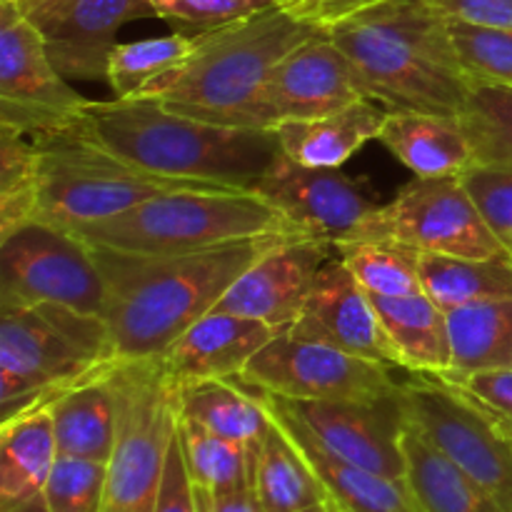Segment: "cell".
<instances>
[{
  "mask_svg": "<svg viewBox=\"0 0 512 512\" xmlns=\"http://www.w3.org/2000/svg\"><path fill=\"white\" fill-rule=\"evenodd\" d=\"M293 238L270 233L185 255L95 250L105 280L103 320L118 363L160 358L268 250Z\"/></svg>",
  "mask_w": 512,
  "mask_h": 512,
  "instance_id": "6da1fadb",
  "label": "cell"
},
{
  "mask_svg": "<svg viewBox=\"0 0 512 512\" xmlns=\"http://www.w3.org/2000/svg\"><path fill=\"white\" fill-rule=\"evenodd\" d=\"M325 33L348 55L365 98L385 110L460 118L473 78L448 18L428 0H380L328 25Z\"/></svg>",
  "mask_w": 512,
  "mask_h": 512,
  "instance_id": "7a4b0ae2",
  "label": "cell"
},
{
  "mask_svg": "<svg viewBox=\"0 0 512 512\" xmlns=\"http://www.w3.org/2000/svg\"><path fill=\"white\" fill-rule=\"evenodd\" d=\"M75 125L135 168L235 190H255L280 153L275 130L203 123L155 100H90Z\"/></svg>",
  "mask_w": 512,
  "mask_h": 512,
  "instance_id": "3957f363",
  "label": "cell"
},
{
  "mask_svg": "<svg viewBox=\"0 0 512 512\" xmlns=\"http://www.w3.org/2000/svg\"><path fill=\"white\" fill-rule=\"evenodd\" d=\"M320 30L285 8L205 30L195 35L188 58L140 90L138 98L203 123L265 130L263 93L270 75L295 45Z\"/></svg>",
  "mask_w": 512,
  "mask_h": 512,
  "instance_id": "277c9868",
  "label": "cell"
},
{
  "mask_svg": "<svg viewBox=\"0 0 512 512\" xmlns=\"http://www.w3.org/2000/svg\"><path fill=\"white\" fill-rule=\"evenodd\" d=\"M118 365L103 315L55 303L0 308L3 420Z\"/></svg>",
  "mask_w": 512,
  "mask_h": 512,
  "instance_id": "5b68a950",
  "label": "cell"
},
{
  "mask_svg": "<svg viewBox=\"0 0 512 512\" xmlns=\"http://www.w3.org/2000/svg\"><path fill=\"white\" fill-rule=\"evenodd\" d=\"M93 248L185 255L270 233L298 235L255 190H178L73 230Z\"/></svg>",
  "mask_w": 512,
  "mask_h": 512,
  "instance_id": "8992f818",
  "label": "cell"
},
{
  "mask_svg": "<svg viewBox=\"0 0 512 512\" xmlns=\"http://www.w3.org/2000/svg\"><path fill=\"white\" fill-rule=\"evenodd\" d=\"M38 150V223L78 230L178 190H235L205 180L163 178L125 163L78 125L33 135Z\"/></svg>",
  "mask_w": 512,
  "mask_h": 512,
  "instance_id": "52a82bcc",
  "label": "cell"
},
{
  "mask_svg": "<svg viewBox=\"0 0 512 512\" xmlns=\"http://www.w3.org/2000/svg\"><path fill=\"white\" fill-rule=\"evenodd\" d=\"M118 398V435L105 463L103 512H155L178 428V395L160 358L110 370Z\"/></svg>",
  "mask_w": 512,
  "mask_h": 512,
  "instance_id": "ba28073f",
  "label": "cell"
},
{
  "mask_svg": "<svg viewBox=\"0 0 512 512\" xmlns=\"http://www.w3.org/2000/svg\"><path fill=\"white\" fill-rule=\"evenodd\" d=\"M408 425L512 510V433L470 395L433 375L400 380Z\"/></svg>",
  "mask_w": 512,
  "mask_h": 512,
  "instance_id": "9c48e42d",
  "label": "cell"
},
{
  "mask_svg": "<svg viewBox=\"0 0 512 512\" xmlns=\"http://www.w3.org/2000/svg\"><path fill=\"white\" fill-rule=\"evenodd\" d=\"M40 303L103 315L105 280L80 235L33 220L0 238V308Z\"/></svg>",
  "mask_w": 512,
  "mask_h": 512,
  "instance_id": "30bf717a",
  "label": "cell"
},
{
  "mask_svg": "<svg viewBox=\"0 0 512 512\" xmlns=\"http://www.w3.org/2000/svg\"><path fill=\"white\" fill-rule=\"evenodd\" d=\"M355 240H385L423 255L453 258H495L510 253L475 208L460 175L410 180L388 205H380L370 215Z\"/></svg>",
  "mask_w": 512,
  "mask_h": 512,
  "instance_id": "8fae6325",
  "label": "cell"
},
{
  "mask_svg": "<svg viewBox=\"0 0 512 512\" xmlns=\"http://www.w3.org/2000/svg\"><path fill=\"white\" fill-rule=\"evenodd\" d=\"M393 365L350 355L280 330L260 348L235 383L298 403L313 400H373L395 393Z\"/></svg>",
  "mask_w": 512,
  "mask_h": 512,
  "instance_id": "7c38bea8",
  "label": "cell"
},
{
  "mask_svg": "<svg viewBox=\"0 0 512 512\" xmlns=\"http://www.w3.org/2000/svg\"><path fill=\"white\" fill-rule=\"evenodd\" d=\"M88 105L55 68L20 0H0V125L33 138L73 128Z\"/></svg>",
  "mask_w": 512,
  "mask_h": 512,
  "instance_id": "4fadbf2b",
  "label": "cell"
},
{
  "mask_svg": "<svg viewBox=\"0 0 512 512\" xmlns=\"http://www.w3.org/2000/svg\"><path fill=\"white\" fill-rule=\"evenodd\" d=\"M255 193L273 205L303 238L335 245L355 240L358 230L380 208L365 180L348 178L340 168H310L280 150Z\"/></svg>",
  "mask_w": 512,
  "mask_h": 512,
  "instance_id": "5bb4252c",
  "label": "cell"
},
{
  "mask_svg": "<svg viewBox=\"0 0 512 512\" xmlns=\"http://www.w3.org/2000/svg\"><path fill=\"white\" fill-rule=\"evenodd\" d=\"M60 75L85 83L108 78V60L125 23L148 18L150 0H20Z\"/></svg>",
  "mask_w": 512,
  "mask_h": 512,
  "instance_id": "9a60e30c",
  "label": "cell"
},
{
  "mask_svg": "<svg viewBox=\"0 0 512 512\" xmlns=\"http://www.w3.org/2000/svg\"><path fill=\"white\" fill-rule=\"evenodd\" d=\"M285 405L335 455L385 478H405L408 418L400 388L373 400H285Z\"/></svg>",
  "mask_w": 512,
  "mask_h": 512,
  "instance_id": "2e32d148",
  "label": "cell"
},
{
  "mask_svg": "<svg viewBox=\"0 0 512 512\" xmlns=\"http://www.w3.org/2000/svg\"><path fill=\"white\" fill-rule=\"evenodd\" d=\"M363 98V85L348 55L320 30L295 45L270 75L263 93V128L320 118Z\"/></svg>",
  "mask_w": 512,
  "mask_h": 512,
  "instance_id": "e0dca14e",
  "label": "cell"
},
{
  "mask_svg": "<svg viewBox=\"0 0 512 512\" xmlns=\"http://www.w3.org/2000/svg\"><path fill=\"white\" fill-rule=\"evenodd\" d=\"M330 250V243L303 235L283 240L230 285L215 310L260 320L278 333L288 330L303 313L320 268L333 258Z\"/></svg>",
  "mask_w": 512,
  "mask_h": 512,
  "instance_id": "ac0fdd59",
  "label": "cell"
},
{
  "mask_svg": "<svg viewBox=\"0 0 512 512\" xmlns=\"http://www.w3.org/2000/svg\"><path fill=\"white\" fill-rule=\"evenodd\" d=\"M288 333L400 368L398 353L380 323L373 298L338 255L320 268L308 303Z\"/></svg>",
  "mask_w": 512,
  "mask_h": 512,
  "instance_id": "d6986e66",
  "label": "cell"
},
{
  "mask_svg": "<svg viewBox=\"0 0 512 512\" xmlns=\"http://www.w3.org/2000/svg\"><path fill=\"white\" fill-rule=\"evenodd\" d=\"M243 385V383H240ZM248 388V385H245ZM253 390V388H250ZM268 408L270 418L285 430L295 448L308 460L310 470L315 473L318 483L323 485L325 500L338 512H418L413 498L408 493L405 480L385 478L368 468L340 458L333 450L325 448L303 423L298 415L285 405L278 395L253 390Z\"/></svg>",
  "mask_w": 512,
  "mask_h": 512,
  "instance_id": "ffe728a7",
  "label": "cell"
},
{
  "mask_svg": "<svg viewBox=\"0 0 512 512\" xmlns=\"http://www.w3.org/2000/svg\"><path fill=\"white\" fill-rule=\"evenodd\" d=\"M275 335L278 330L260 320L210 310L160 355V363L173 385L235 380Z\"/></svg>",
  "mask_w": 512,
  "mask_h": 512,
  "instance_id": "44dd1931",
  "label": "cell"
},
{
  "mask_svg": "<svg viewBox=\"0 0 512 512\" xmlns=\"http://www.w3.org/2000/svg\"><path fill=\"white\" fill-rule=\"evenodd\" d=\"M388 110L373 98L355 100L335 113L308 120H288L275 128L280 150L310 168H340L368 140H378Z\"/></svg>",
  "mask_w": 512,
  "mask_h": 512,
  "instance_id": "7402d4cb",
  "label": "cell"
},
{
  "mask_svg": "<svg viewBox=\"0 0 512 512\" xmlns=\"http://www.w3.org/2000/svg\"><path fill=\"white\" fill-rule=\"evenodd\" d=\"M110 370L70 385L48 403L58 455L63 458L110 460L118 435V398Z\"/></svg>",
  "mask_w": 512,
  "mask_h": 512,
  "instance_id": "603a6c76",
  "label": "cell"
},
{
  "mask_svg": "<svg viewBox=\"0 0 512 512\" xmlns=\"http://www.w3.org/2000/svg\"><path fill=\"white\" fill-rule=\"evenodd\" d=\"M378 140L418 178L460 175L475 163L473 148L455 118L388 110Z\"/></svg>",
  "mask_w": 512,
  "mask_h": 512,
  "instance_id": "cb8c5ba5",
  "label": "cell"
},
{
  "mask_svg": "<svg viewBox=\"0 0 512 512\" xmlns=\"http://www.w3.org/2000/svg\"><path fill=\"white\" fill-rule=\"evenodd\" d=\"M373 298L378 318L408 373L440 378L450 370L448 313L425 290L400 298Z\"/></svg>",
  "mask_w": 512,
  "mask_h": 512,
  "instance_id": "d4e9b609",
  "label": "cell"
},
{
  "mask_svg": "<svg viewBox=\"0 0 512 512\" xmlns=\"http://www.w3.org/2000/svg\"><path fill=\"white\" fill-rule=\"evenodd\" d=\"M58 460L48 403L3 420L0 430V510L35 498L48 485Z\"/></svg>",
  "mask_w": 512,
  "mask_h": 512,
  "instance_id": "484cf974",
  "label": "cell"
},
{
  "mask_svg": "<svg viewBox=\"0 0 512 512\" xmlns=\"http://www.w3.org/2000/svg\"><path fill=\"white\" fill-rule=\"evenodd\" d=\"M405 485L418 512H512L488 488L450 463L408 425L403 435Z\"/></svg>",
  "mask_w": 512,
  "mask_h": 512,
  "instance_id": "4316f807",
  "label": "cell"
},
{
  "mask_svg": "<svg viewBox=\"0 0 512 512\" xmlns=\"http://www.w3.org/2000/svg\"><path fill=\"white\" fill-rule=\"evenodd\" d=\"M175 395L180 418L248 448H258L273 423L260 395L235 380L175 385Z\"/></svg>",
  "mask_w": 512,
  "mask_h": 512,
  "instance_id": "83f0119b",
  "label": "cell"
},
{
  "mask_svg": "<svg viewBox=\"0 0 512 512\" xmlns=\"http://www.w3.org/2000/svg\"><path fill=\"white\" fill-rule=\"evenodd\" d=\"M445 313L450 370L440 378H463L483 370L512 368V298L460 305Z\"/></svg>",
  "mask_w": 512,
  "mask_h": 512,
  "instance_id": "f1b7e54d",
  "label": "cell"
},
{
  "mask_svg": "<svg viewBox=\"0 0 512 512\" xmlns=\"http://www.w3.org/2000/svg\"><path fill=\"white\" fill-rule=\"evenodd\" d=\"M253 488L265 512H300L325 500L308 460L275 420L255 450Z\"/></svg>",
  "mask_w": 512,
  "mask_h": 512,
  "instance_id": "f546056e",
  "label": "cell"
},
{
  "mask_svg": "<svg viewBox=\"0 0 512 512\" xmlns=\"http://www.w3.org/2000/svg\"><path fill=\"white\" fill-rule=\"evenodd\" d=\"M420 280L425 293L443 310L483 303V300L512 298V255H495V258L423 255Z\"/></svg>",
  "mask_w": 512,
  "mask_h": 512,
  "instance_id": "4dcf8cb0",
  "label": "cell"
},
{
  "mask_svg": "<svg viewBox=\"0 0 512 512\" xmlns=\"http://www.w3.org/2000/svg\"><path fill=\"white\" fill-rule=\"evenodd\" d=\"M178 430L190 478L200 493H223L253 483V460L258 448L235 443L183 418H178Z\"/></svg>",
  "mask_w": 512,
  "mask_h": 512,
  "instance_id": "1f68e13d",
  "label": "cell"
},
{
  "mask_svg": "<svg viewBox=\"0 0 512 512\" xmlns=\"http://www.w3.org/2000/svg\"><path fill=\"white\" fill-rule=\"evenodd\" d=\"M338 258L355 275L365 293L400 298L423 290L420 258L423 253L385 240H350L335 245Z\"/></svg>",
  "mask_w": 512,
  "mask_h": 512,
  "instance_id": "d6a6232c",
  "label": "cell"
},
{
  "mask_svg": "<svg viewBox=\"0 0 512 512\" xmlns=\"http://www.w3.org/2000/svg\"><path fill=\"white\" fill-rule=\"evenodd\" d=\"M195 45V35L173 33L163 38L133 40L118 43L108 60V78L105 83L120 100L138 98L140 90L148 88L165 73L178 68L190 55Z\"/></svg>",
  "mask_w": 512,
  "mask_h": 512,
  "instance_id": "836d02e7",
  "label": "cell"
},
{
  "mask_svg": "<svg viewBox=\"0 0 512 512\" xmlns=\"http://www.w3.org/2000/svg\"><path fill=\"white\" fill-rule=\"evenodd\" d=\"M38 150L33 138L0 125V238L35 220Z\"/></svg>",
  "mask_w": 512,
  "mask_h": 512,
  "instance_id": "e575fe53",
  "label": "cell"
},
{
  "mask_svg": "<svg viewBox=\"0 0 512 512\" xmlns=\"http://www.w3.org/2000/svg\"><path fill=\"white\" fill-rule=\"evenodd\" d=\"M458 120L475 163L512 165V85L473 80Z\"/></svg>",
  "mask_w": 512,
  "mask_h": 512,
  "instance_id": "d590c367",
  "label": "cell"
},
{
  "mask_svg": "<svg viewBox=\"0 0 512 512\" xmlns=\"http://www.w3.org/2000/svg\"><path fill=\"white\" fill-rule=\"evenodd\" d=\"M465 70L478 83L512 85V30L448 18Z\"/></svg>",
  "mask_w": 512,
  "mask_h": 512,
  "instance_id": "8d00e7d4",
  "label": "cell"
},
{
  "mask_svg": "<svg viewBox=\"0 0 512 512\" xmlns=\"http://www.w3.org/2000/svg\"><path fill=\"white\" fill-rule=\"evenodd\" d=\"M105 463L58 455L45 485L48 512H103Z\"/></svg>",
  "mask_w": 512,
  "mask_h": 512,
  "instance_id": "74e56055",
  "label": "cell"
},
{
  "mask_svg": "<svg viewBox=\"0 0 512 512\" xmlns=\"http://www.w3.org/2000/svg\"><path fill=\"white\" fill-rule=\"evenodd\" d=\"M155 18L175 25L178 33L198 35L223 28L270 8H283V0H150Z\"/></svg>",
  "mask_w": 512,
  "mask_h": 512,
  "instance_id": "f35d334b",
  "label": "cell"
},
{
  "mask_svg": "<svg viewBox=\"0 0 512 512\" xmlns=\"http://www.w3.org/2000/svg\"><path fill=\"white\" fill-rule=\"evenodd\" d=\"M460 180L495 238L512 253V165L473 163Z\"/></svg>",
  "mask_w": 512,
  "mask_h": 512,
  "instance_id": "ab89813d",
  "label": "cell"
},
{
  "mask_svg": "<svg viewBox=\"0 0 512 512\" xmlns=\"http://www.w3.org/2000/svg\"><path fill=\"white\" fill-rule=\"evenodd\" d=\"M465 395L483 405L493 418L512 433V368L483 370V373L463 375V378H443Z\"/></svg>",
  "mask_w": 512,
  "mask_h": 512,
  "instance_id": "60d3db41",
  "label": "cell"
},
{
  "mask_svg": "<svg viewBox=\"0 0 512 512\" xmlns=\"http://www.w3.org/2000/svg\"><path fill=\"white\" fill-rule=\"evenodd\" d=\"M155 512H200L198 490H195L188 463H185L183 443H180L178 428H175L173 443H170V450H168L163 488H160L158 508H155Z\"/></svg>",
  "mask_w": 512,
  "mask_h": 512,
  "instance_id": "b9f144b4",
  "label": "cell"
},
{
  "mask_svg": "<svg viewBox=\"0 0 512 512\" xmlns=\"http://www.w3.org/2000/svg\"><path fill=\"white\" fill-rule=\"evenodd\" d=\"M445 18L512 30V0H428Z\"/></svg>",
  "mask_w": 512,
  "mask_h": 512,
  "instance_id": "7bdbcfd3",
  "label": "cell"
},
{
  "mask_svg": "<svg viewBox=\"0 0 512 512\" xmlns=\"http://www.w3.org/2000/svg\"><path fill=\"white\" fill-rule=\"evenodd\" d=\"M375 3H380V0H283V8L325 30L328 25Z\"/></svg>",
  "mask_w": 512,
  "mask_h": 512,
  "instance_id": "ee69618b",
  "label": "cell"
},
{
  "mask_svg": "<svg viewBox=\"0 0 512 512\" xmlns=\"http://www.w3.org/2000/svg\"><path fill=\"white\" fill-rule=\"evenodd\" d=\"M198 503L200 512H265L253 483H243L233 490H223V493H200L198 490Z\"/></svg>",
  "mask_w": 512,
  "mask_h": 512,
  "instance_id": "f6af8a7d",
  "label": "cell"
},
{
  "mask_svg": "<svg viewBox=\"0 0 512 512\" xmlns=\"http://www.w3.org/2000/svg\"><path fill=\"white\" fill-rule=\"evenodd\" d=\"M0 512H48V505H45V495H35V498L23 500V503L13 505V508H5Z\"/></svg>",
  "mask_w": 512,
  "mask_h": 512,
  "instance_id": "bcb514c9",
  "label": "cell"
},
{
  "mask_svg": "<svg viewBox=\"0 0 512 512\" xmlns=\"http://www.w3.org/2000/svg\"><path fill=\"white\" fill-rule=\"evenodd\" d=\"M300 512H338L333 508V505L328 503V500H323V503H318V505H310V508H305V510H300Z\"/></svg>",
  "mask_w": 512,
  "mask_h": 512,
  "instance_id": "7dc6e473",
  "label": "cell"
}]
</instances>
